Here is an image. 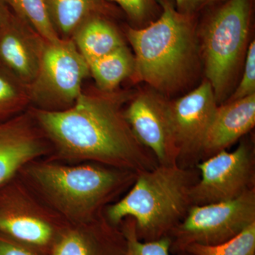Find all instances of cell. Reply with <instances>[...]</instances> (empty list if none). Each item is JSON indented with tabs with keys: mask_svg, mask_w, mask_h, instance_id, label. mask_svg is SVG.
I'll return each mask as SVG.
<instances>
[{
	"mask_svg": "<svg viewBox=\"0 0 255 255\" xmlns=\"http://www.w3.org/2000/svg\"><path fill=\"white\" fill-rule=\"evenodd\" d=\"M90 75L103 93H112L126 79L133 75L135 59L128 47H121L90 65Z\"/></svg>",
	"mask_w": 255,
	"mask_h": 255,
	"instance_id": "cell-18",
	"label": "cell"
},
{
	"mask_svg": "<svg viewBox=\"0 0 255 255\" xmlns=\"http://www.w3.org/2000/svg\"><path fill=\"white\" fill-rule=\"evenodd\" d=\"M124 115L137 140L152 152L159 164H178L170 102L155 93L143 92L134 97Z\"/></svg>",
	"mask_w": 255,
	"mask_h": 255,
	"instance_id": "cell-10",
	"label": "cell"
},
{
	"mask_svg": "<svg viewBox=\"0 0 255 255\" xmlns=\"http://www.w3.org/2000/svg\"><path fill=\"white\" fill-rule=\"evenodd\" d=\"M199 179L197 171L190 167L158 164L137 173L127 194L107 206L104 214L116 226L132 218L140 241L167 237L192 206L191 189Z\"/></svg>",
	"mask_w": 255,
	"mask_h": 255,
	"instance_id": "cell-3",
	"label": "cell"
},
{
	"mask_svg": "<svg viewBox=\"0 0 255 255\" xmlns=\"http://www.w3.org/2000/svg\"><path fill=\"white\" fill-rule=\"evenodd\" d=\"M50 154L49 142L31 110L0 122V187L17 177L26 164Z\"/></svg>",
	"mask_w": 255,
	"mask_h": 255,
	"instance_id": "cell-12",
	"label": "cell"
},
{
	"mask_svg": "<svg viewBox=\"0 0 255 255\" xmlns=\"http://www.w3.org/2000/svg\"><path fill=\"white\" fill-rule=\"evenodd\" d=\"M0 255H43L26 245L0 236Z\"/></svg>",
	"mask_w": 255,
	"mask_h": 255,
	"instance_id": "cell-25",
	"label": "cell"
},
{
	"mask_svg": "<svg viewBox=\"0 0 255 255\" xmlns=\"http://www.w3.org/2000/svg\"><path fill=\"white\" fill-rule=\"evenodd\" d=\"M50 20L60 38H71L79 27L94 16H110L114 8L106 0H45Z\"/></svg>",
	"mask_w": 255,
	"mask_h": 255,
	"instance_id": "cell-16",
	"label": "cell"
},
{
	"mask_svg": "<svg viewBox=\"0 0 255 255\" xmlns=\"http://www.w3.org/2000/svg\"><path fill=\"white\" fill-rule=\"evenodd\" d=\"M5 2V0H0V27L9 22V20L12 17L8 11Z\"/></svg>",
	"mask_w": 255,
	"mask_h": 255,
	"instance_id": "cell-27",
	"label": "cell"
},
{
	"mask_svg": "<svg viewBox=\"0 0 255 255\" xmlns=\"http://www.w3.org/2000/svg\"><path fill=\"white\" fill-rule=\"evenodd\" d=\"M255 223V188L233 200L192 205L182 222L169 233L171 253L192 244L216 246Z\"/></svg>",
	"mask_w": 255,
	"mask_h": 255,
	"instance_id": "cell-8",
	"label": "cell"
},
{
	"mask_svg": "<svg viewBox=\"0 0 255 255\" xmlns=\"http://www.w3.org/2000/svg\"><path fill=\"white\" fill-rule=\"evenodd\" d=\"M255 124V95L218 106L201 146L200 159L225 150Z\"/></svg>",
	"mask_w": 255,
	"mask_h": 255,
	"instance_id": "cell-15",
	"label": "cell"
},
{
	"mask_svg": "<svg viewBox=\"0 0 255 255\" xmlns=\"http://www.w3.org/2000/svg\"><path fill=\"white\" fill-rule=\"evenodd\" d=\"M90 75V65L71 38L47 42L36 78L28 87L32 108L50 112L73 107Z\"/></svg>",
	"mask_w": 255,
	"mask_h": 255,
	"instance_id": "cell-7",
	"label": "cell"
},
{
	"mask_svg": "<svg viewBox=\"0 0 255 255\" xmlns=\"http://www.w3.org/2000/svg\"><path fill=\"white\" fill-rule=\"evenodd\" d=\"M162 11L144 28L127 29L134 51L132 76L161 92H173L184 85L197 55L192 14L176 9L169 0H159Z\"/></svg>",
	"mask_w": 255,
	"mask_h": 255,
	"instance_id": "cell-4",
	"label": "cell"
},
{
	"mask_svg": "<svg viewBox=\"0 0 255 255\" xmlns=\"http://www.w3.org/2000/svg\"><path fill=\"white\" fill-rule=\"evenodd\" d=\"M255 95V41L248 48L245 65L244 73L241 83L228 102L241 100Z\"/></svg>",
	"mask_w": 255,
	"mask_h": 255,
	"instance_id": "cell-23",
	"label": "cell"
},
{
	"mask_svg": "<svg viewBox=\"0 0 255 255\" xmlns=\"http://www.w3.org/2000/svg\"><path fill=\"white\" fill-rule=\"evenodd\" d=\"M18 177L47 206L70 223L86 222L131 187L137 174L93 163L48 158L26 164Z\"/></svg>",
	"mask_w": 255,
	"mask_h": 255,
	"instance_id": "cell-2",
	"label": "cell"
},
{
	"mask_svg": "<svg viewBox=\"0 0 255 255\" xmlns=\"http://www.w3.org/2000/svg\"><path fill=\"white\" fill-rule=\"evenodd\" d=\"M219 1V0H196V5H197V8L199 6H203L210 3L214 2V1Z\"/></svg>",
	"mask_w": 255,
	"mask_h": 255,
	"instance_id": "cell-28",
	"label": "cell"
},
{
	"mask_svg": "<svg viewBox=\"0 0 255 255\" xmlns=\"http://www.w3.org/2000/svg\"><path fill=\"white\" fill-rule=\"evenodd\" d=\"M218 107L207 80L184 97L170 102L174 134L179 151L178 164L190 167L200 159L204 137Z\"/></svg>",
	"mask_w": 255,
	"mask_h": 255,
	"instance_id": "cell-11",
	"label": "cell"
},
{
	"mask_svg": "<svg viewBox=\"0 0 255 255\" xmlns=\"http://www.w3.org/2000/svg\"><path fill=\"white\" fill-rule=\"evenodd\" d=\"M126 250L120 226L112 224L103 212L86 222L67 223L48 255H124Z\"/></svg>",
	"mask_w": 255,
	"mask_h": 255,
	"instance_id": "cell-13",
	"label": "cell"
},
{
	"mask_svg": "<svg viewBox=\"0 0 255 255\" xmlns=\"http://www.w3.org/2000/svg\"><path fill=\"white\" fill-rule=\"evenodd\" d=\"M177 255H193L190 253H187V252H181V253H177Z\"/></svg>",
	"mask_w": 255,
	"mask_h": 255,
	"instance_id": "cell-29",
	"label": "cell"
},
{
	"mask_svg": "<svg viewBox=\"0 0 255 255\" xmlns=\"http://www.w3.org/2000/svg\"><path fill=\"white\" fill-rule=\"evenodd\" d=\"M14 10L16 16L46 40L53 43L60 36L53 27L45 0H5Z\"/></svg>",
	"mask_w": 255,
	"mask_h": 255,
	"instance_id": "cell-19",
	"label": "cell"
},
{
	"mask_svg": "<svg viewBox=\"0 0 255 255\" xmlns=\"http://www.w3.org/2000/svg\"><path fill=\"white\" fill-rule=\"evenodd\" d=\"M117 3L130 20L142 24L150 19L157 8L156 0H109Z\"/></svg>",
	"mask_w": 255,
	"mask_h": 255,
	"instance_id": "cell-24",
	"label": "cell"
},
{
	"mask_svg": "<svg viewBox=\"0 0 255 255\" xmlns=\"http://www.w3.org/2000/svg\"><path fill=\"white\" fill-rule=\"evenodd\" d=\"M184 251L193 255H255V223L221 244H192L187 247Z\"/></svg>",
	"mask_w": 255,
	"mask_h": 255,
	"instance_id": "cell-21",
	"label": "cell"
},
{
	"mask_svg": "<svg viewBox=\"0 0 255 255\" xmlns=\"http://www.w3.org/2000/svg\"><path fill=\"white\" fill-rule=\"evenodd\" d=\"M71 39L89 65L126 45L117 28L105 16L89 18Z\"/></svg>",
	"mask_w": 255,
	"mask_h": 255,
	"instance_id": "cell-17",
	"label": "cell"
},
{
	"mask_svg": "<svg viewBox=\"0 0 255 255\" xmlns=\"http://www.w3.org/2000/svg\"><path fill=\"white\" fill-rule=\"evenodd\" d=\"M251 14V0H228L203 29L206 75L218 104L226 95L244 51Z\"/></svg>",
	"mask_w": 255,
	"mask_h": 255,
	"instance_id": "cell-5",
	"label": "cell"
},
{
	"mask_svg": "<svg viewBox=\"0 0 255 255\" xmlns=\"http://www.w3.org/2000/svg\"><path fill=\"white\" fill-rule=\"evenodd\" d=\"M119 226L127 241L124 255H171V241L168 236L157 241H140L136 234L135 221L131 217L125 218Z\"/></svg>",
	"mask_w": 255,
	"mask_h": 255,
	"instance_id": "cell-22",
	"label": "cell"
},
{
	"mask_svg": "<svg viewBox=\"0 0 255 255\" xmlns=\"http://www.w3.org/2000/svg\"><path fill=\"white\" fill-rule=\"evenodd\" d=\"M46 43L24 21L12 16L0 27V67L29 86L38 73Z\"/></svg>",
	"mask_w": 255,
	"mask_h": 255,
	"instance_id": "cell-14",
	"label": "cell"
},
{
	"mask_svg": "<svg viewBox=\"0 0 255 255\" xmlns=\"http://www.w3.org/2000/svg\"><path fill=\"white\" fill-rule=\"evenodd\" d=\"M66 221L17 177L0 187V236L48 255Z\"/></svg>",
	"mask_w": 255,
	"mask_h": 255,
	"instance_id": "cell-6",
	"label": "cell"
},
{
	"mask_svg": "<svg viewBox=\"0 0 255 255\" xmlns=\"http://www.w3.org/2000/svg\"><path fill=\"white\" fill-rule=\"evenodd\" d=\"M177 9L184 14H192L197 9L196 0H175Z\"/></svg>",
	"mask_w": 255,
	"mask_h": 255,
	"instance_id": "cell-26",
	"label": "cell"
},
{
	"mask_svg": "<svg viewBox=\"0 0 255 255\" xmlns=\"http://www.w3.org/2000/svg\"><path fill=\"white\" fill-rule=\"evenodd\" d=\"M82 92L63 111L30 109L51 147L46 158L67 164L93 162L139 173L158 165L134 135L121 110V97Z\"/></svg>",
	"mask_w": 255,
	"mask_h": 255,
	"instance_id": "cell-1",
	"label": "cell"
},
{
	"mask_svg": "<svg viewBox=\"0 0 255 255\" xmlns=\"http://www.w3.org/2000/svg\"><path fill=\"white\" fill-rule=\"evenodd\" d=\"M197 168L201 174L191 189L192 205L233 200L255 188V152L247 142L204 159Z\"/></svg>",
	"mask_w": 255,
	"mask_h": 255,
	"instance_id": "cell-9",
	"label": "cell"
},
{
	"mask_svg": "<svg viewBox=\"0 0 255 255\" xmlns=\"http://www.w3.org/2000/svg\"><path fill=\"white\" fill-rule=\"evenodd\" d=\"M29 105L28 87L0 67V122L26 112Z\"/></svg>",
	"mask_w": 255,
	"mask_h": 255,
	"instance_id": "cell-20",
	"label": "cell"
}]
</instances>
